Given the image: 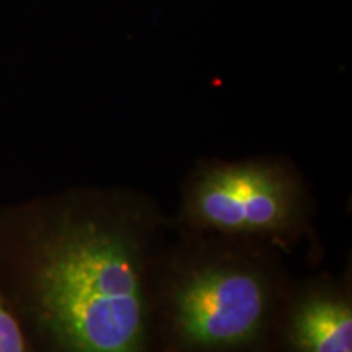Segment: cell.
<instances>
[{"instance_id":"obj_1","label":"cell","mask_w":352,"mask_h":352,"mask_svg":"<svg viewBox=\"0 0 352 352\" xmlns=\"http://www.w3.org/2000/svg\"><path fill=\"white\" fill-rule=\"evenodd\" d=\"M21 245L23 303L65 352H144L148 300L142 235L85 204L34 217Z\"/></svg>"},{"instance_id":"obj_2","label":"cell","mask_w":352,"mask_h":352,"mask_svg":"<svg viewBox=\"0 0 352 352\" xmlns=\"http://www.w3.org/2000/svg\"><path fill=\"white\" fill-rule=\"evenodd\" d=\"M188 212L219 232L283 235L302 217L300 186L271 162L210 166L191 183Z\"/></svg>"},{"instance_id":"obj_3","label":"cell","mask_w":352,"mask_h":352,"mask_svg":"<svg viewBox=\"0 0 352 352\" xmlns=\"http://www.w3.org/2000/svg\"><path fill=\"white\" fill-rule=\"evenodd\" d=\"M272 292L266 277L250 266L214 263L176 285L175 327L189 344L232 347L253 340L270 314Z\"/></svg>"},{"instance_id":"obj_4","label":"cell","mask_w":352,"mask_h":352,"mask_svg":"<svg viewBox=\"0 0 352 352\" xmlns=\"http://www.w3.org/2000/svg\"><path fill=\"white\" fill-rule=\"evenodd\" d=\"M290 334L300 352H352L351 303L333 294H314L298 303Z\"/></svg>"},{"instance_id":"obj_5","label":"cell","mask_w":352,"mask_h":352,"mask_svg":"<svg viewBox=\"0 0 352 352\" xmlns=\"http://www.w3.org/2000/svg\"><path fill=\"white\" fill-rule=\"evenodd\" d=\"M0 352H28L21 327L0 287Z\"/></svg>"}]
</instances>
